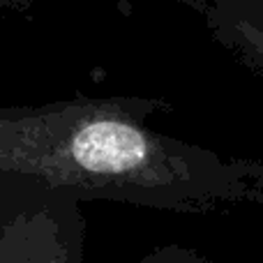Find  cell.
Masks as SVG:
<instances>
[{"label":"cell","mask_w":263,"mask_h":263,"mask_svg":"<svg viewBox=\"0 0 263 263\" xmlns=\"http://www.w3.org/2000/svg\"><path fill=\"white\" fill-rule=\"evenodd\" d=\"M201 12L213 40L263 79V23L240 0H182Z\"/></svg>","instance_id":"cell-3"},{"label":"cell","mask_w":263,"mask_h":263,"mask_svg":"<svg viewBox=\"0 0 263 263\" xmlns=\"http://www.w3.org/2000/svg\"><path fill=\"white\" fill-rule=\"evenodd\" d=\"M136 263H213L208 254H203L196 247H187V245H157L143 254Z\"/></svg>","instance_id":"cell-4"},{"label":"cell","mask_w":263,"mask_h":263,"mask_svg":"<svg viewBox=\"0 0 263 263\" xmlns=\"http://www.w3.org/2000/svg\"><path fill=\"white\" fill-rule=\"evenodd\" d=\"M164 97L111 95L0 106V173L77 201L222 217L263 210V162L222 155L148 125Z\"/></svg>","instance_id":"cell-1"},{"label":"cell","mask_w":263,"mask_h":263,"mask_svg":"<svg viewBox=\"0 0 263 263\" xmlns=\"http://www.w3.org/2000/svg\"><path fill=\"white\" fill-rule=\"evenodd\" d=\"M35 7V0H0V12H12L18 16H28Z\"/></svg>","instance_id":"cell-5"},{"label":"cell","mask_w":263,"mask_h":263,"mask_svg":"<svg viewBox=\"0 0 263 263\" xmlns=\"http://www.w3.org/2000/svg\"><path fill=\"white\" fill-rule=\"evenodd\" d=\"M86 233L81 201L0 173V263H83Z\"/></svg>","instance_id":"cell-2"},{"label":"cell","mask_w":263,"mask_h":263,"mask_svg":"<svg viewBox=\"0 0 263 263\" xmlns=\"http://www.w3.org/2000/svg\"><path fill=\"white\" fill-rule=\"evenodd\" d=\"M240 3L245 5V7L250 9V12L263 23V0H240Z\"/></svg>","instance_id":"cell-6"}]
</instances>
